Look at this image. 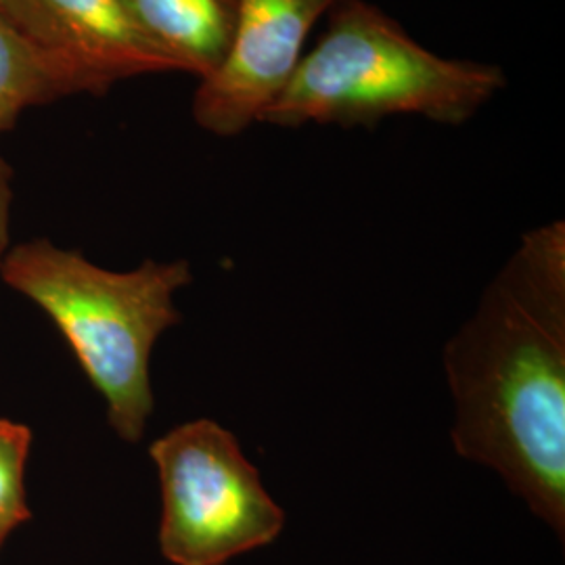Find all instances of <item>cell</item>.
Instances as JSON below:
<instances>
[{
	"label": "cell",
	"instance_id": "obj_10",
	"mask_svg": "<svg viewBox=\"0 0 565 565\" xmlns=\"http://www.w3.org/2000/svg\"><path fill=\"white\" fill-rule=\"evenodd\" d=\"M9 207H11V170L0 160V264L9 243Z\"/></svg>",
	"mask_w": 565,
	"mask_h": 565
},
{
	"label": "cell",
	"instance_id": "obj_6",
	"mask_svg": "<svg viewBox=\"0 0 565 565\" xmlns=\"http://www.w3.org/2000/svg\"><path fill=\"white\" fill-rule=\"evenodd\" d=\"M0 18L39 55L61 95H102L132 76L174 72L118 0H0Z\"/></svg>",
	"mask_w": 565,
	"mask_h": 565
},
{
	"label": "cell",
	"instance_id": "obj_4",
	"mask_svg": "<svg viewBox=\"0 0 565 565\" xmlns=\"http://www.w3.org/2000/svg\"><path fill=\"white\" fill-rule=\"evenodd\" d=\"M149 455L162 486L160 548L170 564L224 565L279 539L285 511L223 425H177Z\"/></svg>",
	"mask_w": 565,
	"mask_h": 565
},
{
	"label": "cell",
	"instance_id": "obj_5",
	"mask_svg": "<svg viewBox=\"0 0 565 565\" xmlns=\"http://www.w3.org/2000/svg\"><path fill=\"white\" fill-rule=\"evenodd\" d=\"M340 0H235L223 63L200 81L193 118L205 132L237 137L260 124L296 74L315 25Z\"/></svg>",
	"mask_w": 565,
	"mask_h": 565
},
{
	"label": "cell",
	"instance_id": "obj_8",
	"mask_svg": "<svg viewBox=\"0 0 565 565\" xmlns=\"http://www.w3.org/2000/svg\"><path fill=\"white\" fill-rule=\"evenodd\" d=\"M61 97L60 86L39 55L0 18V132L30 105Z\"/></svg>",
	"mask_w": 565,
	"mask_h": 565
},
{
	"label": "cell",
	"instance_id": "obj_3",
	"mask_svg": "<svg viewBox=\"0 0 565 565\" xmlns=\"http://www.w3.org/2000/svg\"><path fill=\"white\" fill-rule=\"evenodd\" d=\"M0 277L55 321L116 434L139 443L156 404L151 354L163 331L181 323L174 296L193 281L189 263L145 260L116 273L36 239L4 254Z\"/></svg>",
	"mask_w": 565,
	"mask_h": 565
},
{
	"label": "cell",
	"instance_id": "obj_1",
	"mask_svg": "<svg viewBox=\"0 0 565 565\" xmlns=\"http://www.w3.org/2000/svg\"><path fill=\"white\" fill-rule=\"evenodd\" d=\"M452 446L565 536V224L525 233L446 343Z\"/></svg>",
	"mask_w": 565,
	"mask_h": 565
},
{
	"label": "cell",
	"instance_id": "obj_2",
	"mask_svg": "<svg viewBox=\"0 0 565 565\" xmlns=\"http://www.w3.org/2000/svg\"><path fill=\"white\" fill-rule=\"evenodd\" d=\"M507 86L499 65L445 60L366 0H340L264 124L373 126L392 116L463 124Z\"/></svg>",
	"mask_w": 565,
	"mask_h": 565
},
{
	"label": "cell",
	"instance_id": "obj_9",
	"mask_svg": "<svg viewBox=\"0 0 565 565\" xmlns=\"http://www.w3.org/2000/svg\"><path fill=\"white\" fill-rule=\"evenodd\" d=\"M32 431L23 424L0 419V545L23 522L30 520L25 503V461Z\"/></svg>",
	"mask_w": 565,
	"mask_h": 565
},
{
	"label": "cell",
	"instance_id": "obj_7",
	"mask_svg": "<svg viewBox=\"0 0 565 565\" xmlns=\"http://www.w3.org/2000/svg\"><path fill=\"white\" fill-rule=\"evenodd\" d=\"M118 4L174 72H189L203 81L228 53L235 0H118Z\"/></svg>",
	"mask_w": 565,
	"mask_h": 565
}]
</instances>
